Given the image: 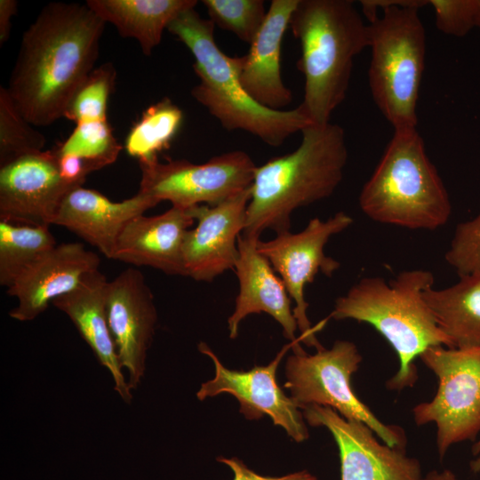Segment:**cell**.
<instances>
[{
	"instance_id": "obj_1",
	"label": "cell",
	"mask_w": 480,
	"mask_h": 480,
	"mask_svg": "<svg viewBox=\"0 0 480 480\" xmlns=\"http://www.w3.org/2000/svg\"><path fill=\"white\" fill-rule=\"evenodd\" d=\"M107 23L86 4L50 3L23 33L6 90L26 120L47 126L64 116L94 68Z\"/></svg>"
},
{
	"instance_id": "obj_2",
	"label": "cell",
	"mask_w": 480,
	"mask_h": 480,
	"mask_svg": "<svg viewBox=\"0 0 480 480\" xmlns=\"http://www.w3.org/2000/svg\"><path fill=\"white\" fill-rule=\"evenodd\" d=\"M300 132L295 150L256 167L242 234L290 231L296 209L329 197L341 182L348 156L343 128L311 124Z\"/></svg>"
},
{
	"instance_id": "obj_3",
	"label": "cell",
	"mask_w": 480,
	"mask_h": 480,
	"mask_svg": "<svg viewBox=\"0 0 480 480\" xmlns=\"http://www.w3.org/2000/svg\"><path fill=\"white\" fill-rule=\"evenodd\" d=\"M434 283V275L425 269L403 271L388 282L368 276L335 300L330 317L369 324L396 351L399 369L386 383L389 390L401 391L414 385L418 379L414 360L428 348H452L423 298Z\"/></svg>"
},
{
	"instance_id": "obj_4",
	"label": "cell",
	"mask_w": 480,
	"mask_h": 480,
	"mask_svg": "<svg viewBox=\"0 0 480 480\" xmlns=\"http://www.w3.org/2000/svg\"><path fill=\"white\" fill-rule=\"evenodd\" d=\"M213 22L195 8L181 12L167 30L192 53L199 83L192 97L228 131L241 130L271 147L281 146L311 122L300 106L291 110L267 108L252 99L240 82V58L224 53L214 39Z\"/></svg>"
},
{
	"instance_id": "obj_5",
	"label": "cell",
	"mask_w": 480,
	"mask_h": 480,
	"mask_svg": "<svg viewBox=\"0 0 480 480\" xmlns=\"http://www.w3.org/2000/svg\"><path fill=\"white\" fill-rule=\"evenodd\" d=\"M289 27L301 49L299 106L312 124H325L346 98L355 58L369 47L368 25L353 1L298 0Z\"/></svg>"
},
{
	"instance_id": "obj_6",
	"label": "cell",
	"mask_w": 480,
	"mask_h": 480,
	"mask_svg": "<svg viewBox=\"0 0 480 480\" xmlns=\"http://www.w3.org/2000/svg\"><path fill=\"white\" fill-rule=\"evenodd\" d=\"M360 4L369 20L368 83L374 103L394 129L416 127L426 58L419 10L428 0H362Z\"/></svg>"
},
{
	"instance_id": "obj_7",
	"label": "cell",
	"mask_w": 480,
	"mask_h": 480,
	"mask_svg": "<svg viewBox=\"0 0 480 480\" xmlns=\"http://www.w3.org/2000/svg\"><path fill=\"white\" fill-rule=\"evenodd\" d=\"M358 200L371 220L408 229H437L452 213L447 189L416 127L394 129Z\"/></svg>"
},
{
	"instance_id": "obj_8",
	"label": "cell",
	"mask_w": 480,
	"mask_h": 480,
	"mask_svg": "<svg viewBox=\"0 0 480 480\" xmlns=\"http://www.w3.org/2000/svg\"><path fill=\"white\" fill-rule=\"evenodd\" d=\"M361 362L357 347L349 340H336L331 348L313 355L293 352L285 364L284 387L300 410L311 404L330 407L345 419L366 424L388 445L405 448L404 430L380 421L351 388V376Z\"/></svg>"
},
{
	"instance_id": "obj_9",
	"label": "cell",
	"mask_w": 480,
	"mask_h": 480,
	"mask_svg": "<svg viewBox=\"0 0 480 480\" xmlns=\"http://www.w3.org/2000/svg\"><path fill=\"white\" fill-rule=\"evenodd\" d=\"M422 363L438 380L435 396L413 407L415 423L436 426V446L442 459L455 444L474 441L480 432V347L428 348Z\"/></svg>"
},
{
	"instance_id": "obj_10",
	"label": "cell",
	"mask_w": 480,
	"mask_h": 480,
	"mask_svg": "<svg viewBox=\"0 0 480 480\" xmlns=\"http://www.w3.org/2000/svg\"><path fill=\"white\" fill-rule=\"evenodd\" d=\"M139 164V192L185 210L216 205L245 190L251 187L257 167L242 150L217 155L203 164L185 159L160 162L157 158Z\"/></svg>"
},
{
	"instance_id": "obj_11",
	"label": "cell",
	"mask_w": 480,
	"mask_h": 480,
	"mask_svg": "<svg viewBox=\"0 0 480 480\" xmlns=\"http://www.w3.org/2000/svg\"><path fill=\"white\" fill-rule=\"evenodd\" d=\"M353 223L351 216L340 211L326 220L316 217L300 232L285 231L276 234L268 241L259 239L257 248L267 258L284 282L294 301L293 315L300 332V342L316 350L323 348L316 332L324 322L313 327L308 318V303L305 288L318 273L332 276L340 263L325 254L324 246L330 238L341 233Z\"/></svg>"
},
{
	"instance_id": "obj_12",
	"label": "cell",
	"mask_w": 480,
	"mask_h": 480,
	"mask_svg": "<svg viewBox=\"0 0 480 480\" xmlns=\"http://www.w3.org/2000/svg\"><path fill=\"white\" fill-rule=\"evenodd\" d=\"M198 350L209 356L215 367L212 380L202 383L196 393L203 401L220 393L234 396L240 404V412L248 420H259L268 415L276 426L282 427L294 441L300 443L308 438V430L303 413L292 397L287 396L276 381L278 364L290 348L301 350L300 342L285 345L268 365L254 366L249 371H236L225 367L204 342Z\"/></svg>"
},
{
	"instance_id": "obj_13",
	"label": "cell",
	"mask_w": 480,
	"mask_h": 480,
	"mask_svg": "<svg viewBox=\"0 0 480 480\" xmlns=\"http://www.w3.org/2000/svg\"><path fill=\"white\" fill-rule=\"evenodd\" d=\"M312 427H324L339 449L341 480H419L420 461L404 448L381 444L366 424L342 417L335 410L316 404L301 409Z\"/></svg>"
},
{
	"instance_id": "obj_14",
	"label": "cell",
	"mask_w": 480,
	"mask_h": 480,
	"mask_svg": "<svg viewBox=\"0 0 480 480\" xmlns=\"http://www.w3.org/2000/svg\"><path fill=\"white\" fill-rule=\"evenodd\" d=\"M106 308L120 365L134 390L144 377L157 321L154 296L140 270L129 268L108 282Z\"/></svg>"
},
{
	"instance_id": "obj_15",
	"label": "cell",
	"mask_w": 480,
	"mask_h": 480,
	"mask_svg": "<svg viewBox=\"0 0 480 480\" xmlns=\"http://www.w3.org/2000/svg\"><path fill=\"white\" fill-rule=\"evenodd\" d=\"M73 189L61 177L55 149L20 156L0 165V220L52 225L56 212Z\"/></svg>"
},
{
	"instance_id": "obj_16",
	"label": "cell",
	"mask_w": 480,
	"mask_h": 480,
	"mask_svg": "<svg viewBox=\"0 0 480 480\" xmlns=\"http://www.w3.org/2000/svg\"><path fill=\"white\" fill-rule=\"evenodd\" d=\"M250 199L251 187L219 204L188 209L197 224L187 231L183 242L187 276L210 283L226 271L234 270Z\"/></svg>"
},
{
	"instance_id": "obj_17",
	"label": "cell",
	"mask_w": 480,
	"mask_h": 480,
	"mask_svg": "<svg viewBox=\"0 0 480 480\" xmlns=\"http://www.w3.org/2000/svg\"><path fill=\"white\" fill-rule=\"evenodd\" d=\"M100 257L80 243L57 244L7 288L18 304L9 316L20 322L34 320L56 298L71 292L84 275L99 269Z\"/></svg>"
},
{
	"instance_id": "obj_18",
	"label": "cell",
	"mask_w": 480,
	"mask_h": 480,
	"mask_svg": "<svg viewBox=\"0 0 480 480\" xmlns=\"http://www.w3.org/2000/svg\"><path fill=\"white\" fill-rule=\"evenodd\" d=\"M259 239L244 234L238 238V257L234 270L239 290L235 310L228 320L229 337L237 336L241 322L249 315L266 313L281 325L285 338L291 342H300V338L295 335L298 324L292 299L270 262L259 252Z\"/></svg>"
},
{
	"instance_id": "obj_19",
	"label": "cell",
	"mask_w": 480,
	"mask_h": 480,
	"mask_svg": "<svg viewBox=\"0 0 480 480\" xmlns=\"http://www.w3.org/2000/svg\"><path fill=\"white\" fill-rule=\"evenodd\" d=\"M157 204L140 192L124 201L113 202L96 190L78 187L63 197L52 225L66 228L112 260L124 226Z\"/></svg>"
},
{
	"instance_id": "obj_20",
	"label": "cell",
	"mask_w": 480,
	"mask_h": 480,
	"mask_svg": "<svg viewBox=\"0 0 480 480\" xmlns=\"http://www.w3.org/2000/svg\"><path fill=\"white\" fill-rule=\"evenodd\" d=\"M194 221L188 210L174 206L158 215L136 216L123 228L112 260L187 276L182 248Z\"/></svg>"
},
{
	"instance_id": "obj_21",
	"label": "cell",
	"mask_w": 480,
	"mask_h": 480,
	"mask_svg": "<svg viewBox=\"0 0 480 480\" xmlns=\"http://www.w3.org/2000/svg\"><path fill=\"white\" fill-rule=\"evenodd\" d=\"M297 4L298 0H272L248 52L239 57L244 89L257 103L273 110H284L292 101V93L282 79L281 50Z\"/></svg>"
},
{
	"instance_id": "obj_22",
	"label": "cell",
	"mask_w": 480,
	"mask_h": 480,
	"mask_svg": "<svg viewBox=\"0 0 480 480\" xmlns=\"http://www.w3.org/2000/svg\"><path fill=\"white\" fill-rule=\"evenodd\" d=\"M108 281L97 270L84 275L79 284L52 301L72 321L81 337L92 350L99 363L114 380V389L127 404L132 394L122 372L115 342L110 332L106 308Z\"/></svg>"
},
{
	"instance_id": "obj_23",
	"label": "cell",
	"mask_w": 480,
	"mask_h": 480,
	"mask_svg": "<svg viewBox=\"0 0 480 480\" xmlns=\"http://www.w3.org/2000/svg\"><path fill=\"white\" fill-rule=\"evenodd\" d=\"M123 37L135 39L148 56L161 43L164 31L181 12L195 8L196 0H87L85 3Z\"/></svg>"
},
{
	"instance_id": "obj_24",
	"label": "cell",
	"mask_w": 480,
	"mask_h": 480,
	"mask_svg": "<svg viewBox=\"0 0 480 480\" xmlns=\"http://www.w3.org/2000/svg\"><path fill=\"white\" fill-rule=\"evenodd\" d=\"M423 298L452 348L480 347V273L461 276L446 288H428Z\"/></svg>"
},
{
	"instance_id": "obj_25",
	"label": "cell",
	"mask_w": 480,
	"mask_h": 480,
	"mask_svg": "<svg viewBox=\"0 0 480 480\" xmlns=\"http://www.w3.org/2000/svg\"><path fill=\"white\" fill-rule=\"evenodd\" d=\"M56 245L49 226L0 220V284L9 288L22 273Z\"/></svg>"
},
{
	"instance_id": "obj_26",
	"label": "cell",
	"mask_w": 480,
	"mask_h": 480,
	"mask_svg": "<svg viewBox=\"0 0 480 480\" xmlns=\"http://www.w3.org/2000/svg\"><path fill=\"white\" fill-rule=\"evenodd\" d=\"M183 121L182 110L169 98L150 105L128 132L124 148L139 163L158 158L167 149Z\"/></svg>"
},
{
	"instance_id": "obj_27",
	"label": "cell",
	"mask_w": 480,
	"mask_h": 480,
	"mask_svg": "<svg viewBox=\"0 0 480 480\" xmlns=\"http://www.w3.org/2000/svg\"><path fill=\"white\" fill-rule=\"evenodd\" d=\"M44 136L32 127L16 107L6 87L0 88V165L43 151Z\"/></svg>"
},
{
	"instance_id": "obj_28",
	"label": "cell",
	"mask_w": 480,
	"mask_h": 480,
	"mask_svg": "<svg viewBox=\"0 0 480 480\" xmlns=\"http://www.w3.org/2000/svg\"><path fill=\"white\" fill-rule=\"evenodd\" d=\"M116 71L111 62L94 68L72 96L64 116L76 124L107 120L109 97Z\"/></svg>"
},
{
	"instance_id": "obj_29",
	"label": "cell",
	"mask_w": 480,
	"mask_h": 480,
	"mask_svg": "<svg viewBox=\"0 0 480 480\" xmlns=\"http://www.w3.org/2000/svg\"><path fill=\"white\" fill-rule=\"evenodd\" d=\"M123 147L107 120L76 124L70 135L56 149L88 160L104 168L117 159Z\"/></svg>"
},
{
	"instance_id": "obj_30",
	"label": "cell",
	"mask_w": 480,
	"mask_h": 480,
	"mask_svg": "<svg viewBox=\"0 0 480 480\" xmlns=\"http://www.w3.org/2000/svg\"><path fill=\"white\" fill-rule=\"evenodd\" d=\"M202 3L215 26L249 44L261 28L268 12L262 0H203Z\"/></svg>"
},
{
	"instance_id": "obj_31",
	"label": "cell",
	"mask_w": 480,
	"mask_h": 480,
	"mask_svg": "<svg viewBox=\"0 0 480 480\" xmlns=\"http://www.w3.org/2000/svg\"><path fill=\"white\" fill-rule=\"evenodd\" d=\"M444 258L459 276L480 273V211L458 224Z\"/></svg>"
},
{
	"instance_id": "obj_32",
	"label": "cell",
	"mask_w": 480,
	"mask_h": 480,
	"mask_svg": "<svg viewBox=\"0 0 480 480\" xmlns=\"http://www.w3.org/2000/svg\"><path fill=\"white\" fill-rule=\"evenodd\" d=\"M436 26L444 34L461 37L476 27L479 0H428Z\"/></svg>"
},
{
	"instance_id": "obj_33",
	"label": "cell",
	"mask_w": 480,
	"mask_h": 480,
	"mask_svg": "<svg viewBox=\"0 0 480 480\" xmlns=\"http://www.w3.org/2000/svg\"><path fill=\"white\" fill-rule=\"evenodd\" d=\"M62 179L73 188L83 187L88 174L100 170L93 163L76 156L60 154L55 148Z\"/></svg>"
},
{
	"instance_id": "obj_34",
	"label": "cell",
	"mask_w": 480,
	"mask_h": 480,
	"mask_svg": "<svg viewBox=\"0 0 480 480\" xmlns=\"http://www.w3.org/2000/svg\"><path fill=\"white\" fill-rule=\"evenodd\" d=\"M217 460L228 465L234 473V480H317V478L306 470L292 473L286 476L274 477L259 475L250 469L237 458L218 457Z\"/></svg>"
},
{
	"instance_id": "obj_35",
	"label": "cell",
	"mask_w": 480,
	"mask_h": 480,
	"mask_svg": "<svg viewBox=\"0 0 480 480\" xmlns=\"http://www.w3.org/2000/svg\"><path fill=\"white\" fill-rule=\"evenodd\" d=\"M15 0H0V44L3 45L10 36L12 19L17 12Z\"/></svg>"
},
{
	"instance_id": "obj_36",
	"label": "cell",
	"mask_w": 480,
	"mask_h": 480,
	"mask_svg": "<svg viewBox=\"0 0 480 480\" xmlns=\"http://www.w3.org/2000/svg\"><path fill=\"white\" fill-rule=\"evenodd\" d=\"M419 480H459L456 475L450 469L442 471L432 470Z\"/></svg>"
},
{
	"instance_id": "obj_37",
	"label": "cell",
	"mask_w": 480,
	"mask_h": 480,
	"mask_svg": "<svg viewBox=\"0 0 480 480\" xmlns=\"http://www.w3.org/2000/svg\"><path fill=\"white\" fill-rule=\"evenodd\" d=\"M472 453L475 457L470 462V468L473 472H480V439L475 443L472 448Z\"/></svg>"
},
{
	"instance_id": "obj_38",
	"label": "cell",
	"mask_w": 480,
	"mask_h": 480,
	"mask_svg": "<svg viewBox=\"0 0 480 480\" xmlns=\"http://www.w3.org/2000/svg\"><path fill=\"white\" fill-rule=\"evenodd\" d=\"M476 28H480V0H479V10L476 18Z\"/></svg>"
}]
</instances>
